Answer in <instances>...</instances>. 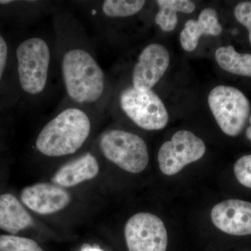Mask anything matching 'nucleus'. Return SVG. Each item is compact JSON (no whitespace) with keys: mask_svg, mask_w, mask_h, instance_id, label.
<instances>
[{"mask_svg":"<svg viewBox=\"0 0 251 251\" xmlns=\"http://www.w3.org/2000/svg\"><path fill=\"white\" fill-rule=\"evenodd\" d=\"M57 53L66 94L71 103L97 110L106 91V77L83 29L71 15L56 19Z\"/></svg>","mask_w":251,"mask_h":251,"instance_id":"nucleus-1","label":"nucleus"},{"mask_svg":"<svg viewBox=\"0 0 251 251\" xmlns=\"http://www.w3.org/2000/svg\"><path fill=\"white\" fill-rule=\"evenodd\" d=\"M90 112L73 103L61 109L37 135L35 143L37 151L52 158L77 152L92 132Z\"/></svg>","mask_w":251,"mask_h":251,"instance_id":"nucleus-2","label":"nucleus"},{"mask_svg":"<svg viewBox=\"0 0 251 251\" xmlns=\"http://www.w3.org/2000/svg\"><path fill=\"white\" fill-rule=\"evenodd\" d=\"M52 53L50 45L41 36H32L18 46V78L26 94L38 98L45 92L50 77Z\"/></svg>","mask_w":251,"mask_h":251,"instance_id":"nucleus-3","label":"nucleus"},{"mask_svg":"<svg viewBox=\"0 0 251 251\" xmlns=\"http://www.w3.org/2000/svg\"><path fill=\"white\" fill-rule=\"evenodd\" d=\"M99 148L106 159L128 173L138 174L148 166V147L135 133L120 129L105 130L99 136Z\"/></svg>","mask_w":251,"mask_h":251,"instance_id":"nucleus-4","label":"nucleus"},{"mask_svg":"<svg viewBox=\"0 0 251 251\" xmlns=\"http://www.w3.org/2000/svg\"><path fill=\"white\" fill-rule=\"evenodd\" d=\"M208 103L221 129L229 136L242 133L251 112L249 99L231 86L219 85L211 91Z\"/></svg>","mask_w":251,"mask_h":251,"instance_id":"nucleus-5","label":"nucleus"},{"mask_svg":"<svg viewBox=\"0 0 251 251\" xmlns=\"http://www.w3.org/2000/svg\"><path fill=\"white\" fill-rule=\"evenodd\" d=\"M119 103L128 118L143 129H163L169 121L164 103L152 90L142 92L126 87L120 93Z\"/></svg>","mask_w":251,"mask_h":251,"instance_id":"nucleus-6","label":"nucleus"},{"mask_svg":"<svg viewBox=\"0 0 251 251\" xmlns=\"http://www.w3.org/2000/svg\"><path fill=\"white\" fill-rule=\"evenodd\" d=\"M205 152V144L199 137L189 130H179L158 151L160 170L168 176L176 175L185 166L201 159Z\"/></svg>","mask_w":251,"mask_h":251,"instance_id":"nucleus-7","label":"nucleus"},{"mask_svg":"<svg viewBox=\"0 0 251 251\" xmlns=\"http://www.w3.org/2000/svg\"><path fill=\"white\" fill-rule=\"evenodd\" d=\"M128 251H166L168 234L164 223L150 213H138L130 218L125 228Z\"/></svg>","mask_w":251,"mask_h":251,"instance_id":"nucleus-8","label":"nucleus"},{"mask_svg":"<svg viewBox=\"0 0 251 251\" xmlns=\"http://www.w3.org/2000/svg\"><path fill=\"white\" fill-rule=\"evenodd\" d=\"M170 54L165 46L151 44L140 52L132 71V87L145 92L151 90L169 67Z\"/></svg>","mask_w":251,"mask_h":251,"instance_id":"nucleus-9","label":"nucleus"},{"mask_svg":"<svg viewBox=\"0 0 251 251\" xmlns=\"http://www.w3.org/2000/svg\"><path fill=\"white\" fill-rule=\"evenodd\" d=\"M213 224L225 233L234 236L251 234V203L229 199L219 203L211 212Z\"/></svg>","mask_w":251,"mask_h":251,"instance_id":"nucleus-10","label":"nucleus"},{"mask_svg":"<svg viewBox=\"0 0 251 251\" xmlns=\"http://www.w3.org/2000/svg\"><path fill=\"white\" fill-rule=\"evenodd\" d=\"M21 198L29 209L42 215L62 211L72 200L64 188L50 183H37L25 188Z\"/></svg>","mask_w":251,"mask_h":251,"instance_id":"nucleus-11","label":"nucleus"},{"mask_svg":"<svg viewBox=\"0 0 251 251\" xmlns=\"http://www.w3.org/2000/svg\"><path fill=\"white\" fill-rule=\"evenodd\" d=\"M99 173L97 158L93 153L87 152L61 167L52 176V182L62 188L72 187L94 179Z\"/></svg>","mask_w":251,"mask_h":251,"instance_id":"nucleus-12","label":"nucleus"},{"mask_svg":"<svg viewBox=\"0 0 251 251\" xmlns=\"http://www.w3.org/2000/svg\"><path fill=\"white\" fill-rule=\"evenodd\" d=\"M222 31L216 10L206 8L201 11L198 21L191 19L185 23L180 34V42L184 50L191 52L197 48L201 36H218Z\"/></svg>","mask_w":251,"mask_h":251,"instance_id":"nucleus-13","label":"nucleus"},{"mask_svg":"<svg viewBox=\"0 0 251 251\" xmlns=\"http://www.w3.org/2000/svg\"><path fill=\"white\" fill-rule=\"evenodd\" d=\"M33 224L32 218L14 195H0V229L17 234Z\"/></svg>","mask_w":251,"mask_h":251,"instance_id":"nucleus-14","label":"nucleus"},{"mask_svg":"<svg viewBox=\"0 0 251 251\" xmlns=\"http://www.w3.org/2000/svg\"><path fill=\"white\" fill-rule=\"evenodd\" d=\"M159 11L155 17V22L162 30H174L178 23L177 12L191 14L196 5L189 0H158Z\"/></svg>","mask_w":251,"mask_h":251,"instance_id":"nucleus-15","label":"nucleus"},{"mask_svg":"<svg viewBox=\"0 0 251 251\" xmlns=\"http://www.w3.org/2000/svg\"><path fill=\"white\" fill-rule=\"evenodd\" d=\"M215 59L226 72L251 77V54L239 53L232 46H225L216 50Z\"/></svg>","mask_w":251,"mask_h":251,"instance_id":"nucleus-16","label":"nucleus"},{"mask_svg":"<svg viewBox=\"0 0 251 251\" xmlns=\"http://www.w3.org/2000/svg\"><path fill=\"white\" fill-rule=\"evenodd\" d=\"M145 3L143 0H106L100 4V9L106 17H130L139 13Z\"/></svg>","mask_w":251,"mask_h":251,"instance_id":"nucleus-17","label":"nucleus"},{"mask_svg":"<svg viewBox=\"0 0 251 251\" xmlns=\"http://www.w3.org/2000/svg\"><path fill=\"white\" fill-rule=\"evenodd\" d=\"M0 251H44L38 243L29 238L0 235Z\"/></svg>","mask_w":251,"mask_h":251,"instance_id":"nucleus-18","label":"nucleus"},{"mask_svg":"<svg viewBox=\"0 0 251 251\" xmlns=\"http://www.w3.org/2000/svg\"><path fill=\"white\" fill-rule=\"evenodd\" d=\"M234 175L241 184L251 188V154L238 159L234 166Z\"/></svg>","mask_w":251,"mask_h":251,"instance_id":"nucleus-19","label":"nucleus"},{"mask_svg":"<svg viewBox=\"0 0 251 251\" xmlns=\"http://www.w3.org/2000/svg\"><path fill=\"white\" fill-rule=\"evenodd\" d=\"M234 16L238 22L249 30L251 44V1H242L234 8Z\"/></svg>","mask_w":251,"mask_h":251,"instance_id":"nucleus-20","label":"nucleus"},{"mask_svg":"<svg viewBox=\"0 0 251 251\" xmlns=\"http://www.w3.org/2000/svg\"><path fill=\"white\" fill-rule=\"evenodd\" d=\"M8 57V46L4 38L0 34V80L6 67Z\"/></svg>","mask_w":251,"mask_h":251,"instance_id":"nucleus-21","label":"nucleus"},{"mask_svg":"<svg viewBox=\"0 0 251 251\" xmlns=\"http://www.w3.org/2000/svg\"><path fill=\"white\" fill-rule=\"evenodd\" d=\"M80 251H104L100 249V248L98 247H96V246H94V247H92V246L88 245V244H85L83 247H82V249H81Z\"/></svg>","mask_w":251,"mask_h":251,"instance_id":"nucleus-22","label":"nucleus"},{"mask_svg":"<svg viewBox=\"0 0 251 251\" xmlns=\"http://www.w3.org/2000/svg\"><path fill=\"white\" fill-rule=\"evenodd\" d=\"M248 139L251 141V126L247 128V133H246Z\"/></svg>","mask_w":251,"mask_h":251,"instance_id":"nucleus-23","label":"nucleus"},{"mask_svg":"<svg viewBox=\"0 0 251 251\" xmlns=\"http://www.w3.org/2000/svg\"><path fill=\"white\" fill-rule=\"evenodd\" d=\"M250 123H251V117H250Z\"/></svg>","mask_w":251,"mask_h":251,"instance_id":"nucleus-24","label":"nucleus"}]
</instances>
